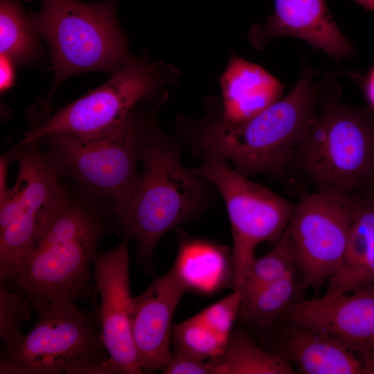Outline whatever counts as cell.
Segmentation results:
<instances>
[{"label":"cell","mask_w":374,"mask_h":374,"mask_svg":"<svg viewBox=\"0 0 374 374\" xmlns=\"http://www.w3.org/2000/svg\"><path fill=\"white\" fill-rule=\"evenodd\" d=\"M357 195L317 190L295 204L287 226L298 269L308 287L318 290L344 257Z\"/></svg>","instance_id":"8fae6325"},{"label":"cell","mask_w":374,"mask_h":374,"mask_svg":"<svg viewBox=\"0 0 374 374\" xmlns=\"http://www.w3.org/2000/svg\"><path fill=\"white\" fill-rule=\"evenodd\" d=\"M296 271L299 269L286 229L274 248L251 264L241 288L242 299Z\"/></svg>","instance_id":"603a6c76"},{"label":"cell","mask_w":374,"mask_h":374,"mask_svg":"<svg viewBox=\"0 0 374 374\" xmlns=\"http://www.w3.org/2000/svg\"><path fill=\"white\" fill-rule=\"evenodd\" d=\"M14 62L7 56L1 55L0 59V88L1 91L8 90L13 84L15 79Z\"/></svg>","instance_id":"83f0119b"},{"label":"cell","mask_w":374,"mask_h":374,"mask_svg":"<svg viewBox=\"0 0 374 374\" xmlns=\"http://www.w3.org/2000/svg\"><path fill=\"white\" fill-rule=\"evenodd\" d=\"M368 186L374 191V175L370 181L368 183Z\"/></svg>","instance_id":"4dcf8cb0"},{"label":"cell","mask_w":374,"mask_h":374,"mask_svg":"<svg viewBox=\"0 0 374 374\" xmlns=\"http://www.w3.org/2000/svg\"><path fill=\"white\" fill-rule=\"evenodd\" d=\"M242 294L233 290L229 295L208 306L194 317L218 335L229 339L238 317Z\"/></svg>","instance_id":"484cf974"},{"label":"cell","mask_w":374,"mask_h":374,"mask_svg":"<svg viewBox=\"0 0 374 374\" xmlns=\"http://www.w3.org/2000/svg\"><path fill=\"white\" fill-rule=\"evenodd\" d=\"M281 323L274 350L302 374H368L359 356L339 339L299 324Z\"/></svg>","instance_id":"2e32d148"},{"label":"cell","mask_w":374,"mask_h":374,"mask_svg":"<svg viewBox=\"0 0 374 374\" xmlns=\"http://www.w3.org/2000/svg\"><path fill=\"white\" fill-rule=\"evenodd\" d=\"M32 330L3 344L1 374H109L100 324L75 303L36 311Z\"/></svg>","instance_id":"8992f818"},{"label":"cell","mask_w":374,"mask_h":374,"mask_svg":"<svg viewBox=\"0 0 374 374\" xmlns=\"http://www.w3.org/2000/svg\"><path fill=\"white\" fill-rule=\"evenodd\" d=\"M141 103L118 125L101 135L80 139L52 134L39 140L62 177L107 202L114 213L134 187L138 165L159 127L153 112L141 109Z\"/></svg>","instance_id":"277c9868"},{"label":"cell","mask_w":374,"mask_h":374,"mask_svg":"<svg viewBox=\"0 0 374 374\" xmlns=\"http://www.w3.org/2000/svg\"><path fill=\"white\" fill-rule=\"evenodd\" d=\"M278 321L299 324L339 339L359 356L367 373L374 374V286L350 292L327 291L319 298L300 299Z\"/></svg>","instance_id":"4fadbf2b"},{"label":"cell","mask_w":374,"mask_h":374,"mask_svg":"<svg viewBox=\"0 0 374 374\" xmlns=\"http://www.w3.org/2000/svg\"><path fill=\"white\" fill-rule=\"evenodd\" d=\"M173 269L188 290L211 293L233 284L231 253L215 243L181 238Z\"/></svg>","instance_id":"d6986e66"},{"label":"cell","mask_w":374,"mask_h":374,"mask_svg":"<svg viewBox=\"0 0 374 374\" xmlns=\"http://www.w3.org/2000/svg\"><path fill=\"white\" fill-rule=\"evenodd\" d=\"M30 305L21 293L0 285V338L9 343L22 333L21 324L30 318Z\"/></svg>","instance_id":"d4e9b609"},{"label":"cell","mask_w":374,"mask_h":374,"mask_svg":"<svg viewBox=\"0 0 374 374\" xmlns=\"http://www.w3.org/2000/svg\"><path fill=\"white\" fill-rule=\"evenodd\" d=\"M162 371L165 374H218L212 362L199 359L177 348Z\"/></svg>","instance_id":"4316f807"},{"label":"cell","mask_w":374,"mask_h":374,"mask_svg":"<svg viewBox=\"0 0 374 374\" xmlns=\"http://www.w3.org/2000/svg\"><path fill=\"white\" fill-rule=\"evenodd\" d=\"M130 240L124 238L116 248L98 253L93 265V278L100 298L98 323L109 355V373H143L131 326Z\"/></svg>","instance_id":"7c38bea8"},{"label":"cell","mask_w":374,"mask_h":374,"mask_svg":"<svg viewBox=\"0 0 374 374\" xmlns=\"http://www.w3.org/2000/svg\"><path fill=\"white\" fill-rule=\"evenodd\" d=\"M118 1L42 0L39 12L30 14L33 26L51 49L52 92L74 75L114 71L130 58L116 17Z\"/></svg>","instance_id":"5b68a950"},{"label":"cell","mask_w":374,"mask_h":374,"mask_svg":"<svg viewBox=\"0 0 374 374\" xmlns=\"http://www.w3.org/2000/svg\"><path fill=\"white\" fill-rule=\"evenodd\" d=\"M328 292H350L374 286V191L357 195V204L341 264Z\"/></svg>","instance_id":"ac0fdd59"},{"label":"cell","mask_w":374,"mask_h":374,"mask_svg":"<svg viewBox=\"0 0 374 374\" xmlns=\"http://www.w3.org/2000/svg\"><path fill=\"white\" fill-rule=\"evenodd\" d=\"M188 288L172 268L155 278L144 292L133 298L131 326L143 373H153L167 365L172 356V319Z\"/></svg>","instance_id":"5bb4252c"},{"label":"cell","mask_w":374,"mask_h":374,"mask_svg":"<svg viewBox=\"0 0 374 374\" xmlns=\"http://www.w3.org/2000/svg\"><path fill=\"white\" fill-rule=\"evenodd\" d=\"M308 287L299 271H296L242 299L238 317L257 332L269 334L275 330L280 315L302 299Z\"/></svg>","instance_id":"ffe728a7"},{"label":"cell","mask_w":374,"mask_h":374,"mask_svg":"<svg viewBox=\"0 0 374 374\" xmlns=\"http://www.w3.org/2000/svg\"><path fill=\"white\" fill-rule=\"evenodd\" d=\"M114 224L112 206L81 187H67L39 229L16 271L1 283L23 294L35 311L93 294L90 268Z\"/></svg>","instance_id":"6da1fadb"},{"label":"cell","mask_w":374,"mask_h":374,"mask_svg":"<svg viewBox=\"0 0 374 374\" xmlns=\"http://www.w3.org/2000/svg\"><path fill=\"white\" fill-rule=\"evenodd\" d=\"M284 36L301 39L336 60L353 53V46L335 23L326 0H275L274 13L263 24L253 25L248 35L256 50Z\"/></svg>","instance_id":"9a60e30c"},{"label":"cell","mask_w":374,"mask_h":374,"mask_svg":"<svg viewBox=\"0 0 374 374\" xmlns=\"http://www.w3.org/2000/svg\"><path fill=\"white\" fill-rule=\"evenodd\" d=\"M175 348L195 358L205 360L220 356L228 339L193 317L173 326Z\"/></svg>","instance_id":"cb8c5ba5"},{"label":"cell","mask_w":374,"mask_h":374,"mask_svg":"<svg viewBox=\"0 0 374 374\" xmlns=\"http://www.w3.org/2000/svg\"><path fill=\"white\" fill-rule=\"evenodd\" d=\"M16 183L0 202V279L12 276L39 229L64 197L66 187L39 141L13 148Z\"/></svg>","instance_id":"30bf717a"},{"label":"cell","mask_w":374,"mask_h":374,"mask_svg":"<svg viewBox=\"0 0 374 374\" xmlns=\"http://www.w3.org/2000/svg\"><path fill=\"white\" fill-rule=\"evenodd\" d=\"M35 28L17 0L0 1V52L14 62L26 63L37 53Z\"/></svg>","instance_id":"7402d4cb"},{"label":"cell","mask_w":374,"mask_h":374,"mask_svg":"<svg viewBox=\"0 0 374 374\" xmlns=\"http://www.w3.org/2000/svg\"><path fill=\"white\" fill-rule=\"evenodd\" d=\"M141 162L143 170L114 218L123 238L135 240L137 260L148 268L161 238L206 209L213 185L184 166L178 143L159 127L148 141Z\"/></svg>","instance_id":"3957f363"},{"label":"cell","mask_w":374,"mask_h":374,"mask_svg":"<svg viewBox=\"0 0 374 374\" xmlns=\"http://www.w3.org/2000/svg\"><path fill=\"white\" fill-rule=\"evenodd\" d=\"M221 118L229 123H244L280 98L285 84L255 63L231 54L219 78Z\"/></svg>","instance_id":"e0dca14e"},{"label":"cell","mask_w":374,"mask_h":374,"mask_svg":"<svg viewBox=\"0 0 374 374\" xmlns=\"http://www.w3.org/2000/svg\"><path fill=\"white\" fill-rule=\"evenodd\" d=\"M192 170L209 181L222 196L232 235L233 290H241L261 243H276L286 230L294 204L235 170L224 159L206 154Z\"/></svg>","instance_id":"9c48e42d"},{"label":"cell","mask_w":374,"mask_h":374,"mask_svg":"<svg viewBox=\"0 0 374 374\" xmlns=\"http://www.w3.org/2000/svg\"><path fill=\"white\" fill-rule=\"evenodd\" d=\"M218 374H293L290 363L275 350L261 348L246 331H232L223 353L211 359Z\"/></svg>","instance_id":"44dd1931"},{"label":"cell","mask_w":374,"mask_h":374,"mask_svg":"<svg viewBox=\"0 0 374 374\" xmlns=\"http://www.w3.org/2000/svg\"><path fill=\"white\" fill-rule=\"evenodd\" d=\"M366 10L374 11V0H352Z\"/></svg>","instance_id":"f546056e"},{"label":"cell","mask_w":374,"mask_h":374,"mask_svg":"<svg viewBox=\"0 0 374 374\" xmlns=\"http://www.w3.org/2000/svg\"><path fill=\"white\" fill-rule=\"evenodd\" d=\"M295 165L317 190L355 193L374 175V114L325 99Z\"/></svg>","instance_id":"52a82bcc"},{"label":"cell","mask_w":374,"mask_h":374,"mask_svg":"<svg viewBox=\"0 0 374 374\" xmlns=\"http://www.w3.org/2000/svg\"><path fill=\"white\" fill-rule=\"evenodd\" d=\"M171 65L130 57L104 84L69 103L28 132L20 143L52 134L90 139L118 125L141 102L151 101L163 87L175 84Z\"/></svg>","instance_id":"ba28073f"},{"label":"cell","mask_w":374,"mask_h":374,"mask_svg":"<svg viewBox=\"0 0 374 374\" xmlns=\"http://www.w3.org/2000/svg\"><path fill=\"white\" fill-rule=\"evenodd\" d=\"M305 64L298 82L285 98L241 123L224 121L213 103L203 118L180 116L177 130L197 156L226 159L242 175L278 176L294 164L317 113L319 85Z\"/></svg>","instance_id":"7a4b0ae2"},{"label":"cell","mask_w":374,"mask_h":374,"mask_svg":"<svg viewBox=\"0 0 374 374\" xmlns=\"http://www.w3.org/2000/svg\"><path fill=\"white\" fill-rule=\"evenodd\" d=\"M12 159H14L13 148L8 149L0 157V202L5 199L10 190L6 181L8 167Z\"/></svg>","instance_id":"f1b7e54d"}]
</instances>
